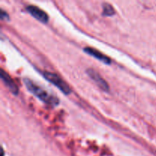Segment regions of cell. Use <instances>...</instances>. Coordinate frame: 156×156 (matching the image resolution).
I'll use <instances>...</instances> for the list:
<instances>
[{"label":"cell","instance_id":"cell-1","mask_svg":"<svg viewBox=\"0 0 156 156\" xmlns=\"http://www.w3.org/2000/svg\"><path fill=\"white\" fill-rule=\"evenodd\" d=\"M24 83L27 90L31 92L34 95L36 96L38 99H40L41 101L44 102L47 105H53V106L57 105L59 104V101L57 98L50 94L42 87L37 85L30 79H24Z\"/></svg>","mask_w":156,"mask_h":156},{"label":"cell","instance_id":"cell-2","mask_svg":"<svg viewBox=\"0 0 156 156\" xmlns=\"http://www.w3.org/2000/svg\"><path fill=\"white\" fill-rule=\"evenodd\" d=\"M43 76H44V78L48 82H50V83L54 85L58 89L60 90L64 94H68L71 92V89H70L69 86L57 74H56V73L45 71L43 73Z\"/></svg>","mask_w":156,"mask_h":156},{"label":"cell","instance_id":"cell-3","mask_svg":"<svg viewBox=\"0 0 156 156\" xmlns=\"http://www.w3.org/2000/svg\"><path fill=\"white\" fill-rule=\"evenodd\" d=\"M26 10L27 11V12H28L30 15H32L34 18H36L37 20L40 21L41 22H48L49 17L48 15H47V14L46 13L44 10H42V9H40L39 7H37V6L33 5H27V8H26Z\"/></svg>","mask_w":156,"mask_h":156},{"label":"cell","instance_id":"cell-4","mask_svg":"<svg viewBox=\"0 0 156 156\" xmlns=\"http://www.w3.org/2000/svg\"><path fill=\"white\" fill-rule=\"evenodd\" d=\"M86 72L87 74L88 75V76L97 84V85L101 88V89L103 90V91H109L108 84L107 83L106 81L101 77V76L98 72H96L95 70L93 69H88Z\"/></svg>","mask_w":156,"mask_h":156},{"label":"cell","instance_id":"cell-5","mask_svg":"<svg viewBox=\"0 0 156 156\" xmlns=\"http://www.w3.org/2000/svg\"><path fill=\"white\" fill-rule=\"evenodd\" d=\"M84 51H85V53H88V54H89L90 56L96 58V59L101 61V62H105V63L110 64L111 62V59H110L108 56L103 54V53H101L100 51L97 50L96 49L92 48V47H85V48H84Z\"/></svg>","mask_w":156,"mask_h":156},{"label":"cell","instance_id":"cell-6","mask_svg":"<svg viewBox=\"0 0 156 156\" xmlns=\"http://www.w3.org/2000/svg\"><path fill=\"white\" fill-rule=\"evenodd\" d=\"M1 78L2 79L3 82H5V84L9 87L10 91H12L13 94H18V87H17L16 84L15 83L13 79L10 77V76H9L7 73H5L3 69L1 70Z\"/></svg>","mask_w":156,"mask_h":156},{"label":"cell","instance_id":"cell-7","mask_svg":"<svg viewBox=\"0 0 156 156\" xmlns=\"http://www.w3.org/2000/svg\"><path fill=\"white\" fill-rule=\"evenodd\" d=\"M115 14L114 8L111 4L105 3L103 4V15L105 16H112Z\"/></svg>","mask_w":156,"mask_h":156},{"label":"cell","instance_id":"cell-8","mask_svg":"<svg viewBox=\"0 0 156 156\" xmlns=\"http://www.w3.org/2000/svg\"><path fill=\"white\" fill-rule=\"evenodd\" d=\"M0 16H1L2 19H8L9 18V15H8L7 12L3 11L2 9H1V15Z\"/></svg>","mask_w":156,"mask_h":156}]
</instances>
